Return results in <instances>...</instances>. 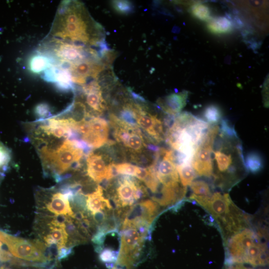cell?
<instances>
[{
    "instance_id": "6da1fadb",
    "label": "cell",
    "mask_w": 269,
    "mask_h": 269,
    "mask_svg": "<svg viewBox=\"0 0 269 269\" xmlns=\"http://www.w3.org/2000/svg\"><path fill=\"white\" fill-rule=\"evenodd\" d=\"M102 27L89 14L84 4L75 0L62 1L59 6L49 37L97 47L104 40Z\"/></svg>"
},
{
    "instance_id": "7a4b0ae2",
    "label": "cell",
    "mask_w": 269,
    "mask_h": 269,
    "mask_svg": "<svg viewBox=\"0 0 269 269\" xmlns=\"http://www.w3.org/2000/svg\"><path fill=\"white\" fill-rule=\"evenodd\" d=\"M210 127L187 112L175 116L173 125L165 132L164 140L172 148L176 164L191 163L195 150Z\"/></svg>"
},
{
    "instance_id": "3957f363",
    "label": "cell",
    "mask_w": 269,
    "mask_h": 269,
    "mask_svg": "<svg viewBox=\"0 0 269 269\" xmlns=\"http://www.w3.org/2000/svg\"><path fill=\"white\" fill-rule=\"evenodd\" d=\"M212 164V175L222 187L228 181V178L236 182L237 174L247 170L242 142L237 134H227L219 128L213 142Z\"/></svg>"
},
{
    "instance_id": "277c9868",
    "label": "cell",
    "mask_w": 269,
    "mask_h": 269,
    "mask_svg": "<svg viewBox=\"0 0 269 269\" xmlns=\"http://www.w3.org/2000/svg\"><path fill=\"white\" fill-rule=\"evenodd\" d=\"M91 149L81 139L67 138L56 147L44 145L38 151L45 171L59 182L69 177V171L78 169Z\"/></svg>"
},
{
    "instance_id": "5b68a950",
    "label": "cell",
    "mask_w": 269,
    "mask_h": 269,
    "mask_svg": "<svg viewBox=\"0 0 269 269\" xmlns=\"http://www.w3.org/2000/svg\"><path fill=\"white\" fill-rule=\"evenodd\" d=\"M190 198L212 215L224 236L231 237L248 225L247 216L234 204L228 193L217 192L209 197L192 194Z\"/></svg>"
},
{
    "instance_id": "8992f818",
    "label": "cell",
    "mask_w": 269,
    "mask_h": 269,
    "mask_svg": "<svg viewBox=\"0 0 269 269\" xmlns=\"http://www.w3.org/2000/svg\"><path fill=\"white\" fill-rule=\"evenodd\" d=\"M227 265L244 263L265 266L269 261L267 246L253 231L245 229L231 236L227 244Z\"/></svg>"
},
{
    "instance_id": "52a82bcc",
    "label": "cell",
    "mask_w": 269,
    "mask_h": 269,
    "mask_svg": "<svg viewBox=\"0 0 269 269\" xmlns=\"http://www.w3.org/2000/svg\"><path fill=\"white\" fill-rule=\"evenodd\" d=\"M0 241L15 258L12 263L17 266L44 267L52 260L50 251L40 240H27L0 231Z\"/></svg>"
},
{
    "instance_id": "ba28073f",
    "label": "cell",
    "mask_w": 269,
    "mask_h": 269,
    "mask_svg": "<svg viewBox=\"0 0 269 269\" xmlns=\"http://www.w3.org/2000/svg\"><path fill=\"white\" fill-rule=\"evenodd\" d=\"M40 214L41 216L37 218L36 227L42 242L47 248L55 250L58 260L67 258L72 250L67 230L68 217Z\"/></svg>"
},
{
    "instance_id": "9c48e42d",
    "label": "cell",
    "mask_w": 269,
    "mask_h": 269,
    "mask_svg": "<svg viewBox=\"0 0 269 269\" xmlns=\"http://www.w3.org/2000/svg\"><path fill=\"white\" fill-rule=\"evenodd\" d=\"M57 63L68 67L87 59H100L97 51L91 47L54 38H48L38 50Z\"/></svg>"
},
{
    "instance_id": "30bf717a",
    "label": "cell",
    "mask_w": 269,
    "mask_h": 269,
    "mask_svg": "<svg viewBox=\"0 0 269 269\" xmlns=\"http://www.w3.org/2000/svg\"><path fill=\"white\" fill-rule=\"evenodd\" d=\"M108 187L111 197L117 207L121 210H127L148 195L146 187L131 176H120Z\"/></svg>"
},
{
    "instance_id": "8fae6325",
    "label": "cell",
    "mask_w": 269,
    "mask_h": 269,
    "mask_svg": "<svg viewBox=\"0 0 269 269\" xmlns=\"http://www.w3.org/2000/svg\"><path fill=\"white\" fill-rule=\"evenodd\" d=\"M75 191L68 184L59 190H47L44 196L38 199V209L40 213L52 216L75 218V213L70 205V200L74 196Z\"/></svg>"
},
{
    "instance_id": "7c38bea8",
    "label": "cell",
    "mask_w": 269,
    "mask_h": 269,
    "mask_svg": "<svg viewBox=\"0 0 269 269\" xmlns=\"http://www.w3.org/2000/svg\"><path fill=\"white\" fill-rule=\"evenodd\" d=\"M74 130L79 138L92 149L100 148L109 140L108 124L105 119L98 116L90 115L76 121Z\"/></svg>"
},
{
    "instance_id": "4fadbf2b",
    "label": "cell",
    "mask_w": 269,
    "mask_h": 269,
    "mask_svg": "<svg viewBox=\"0 0 269 269\" xmlns=\"http://www.w3.org/2000/svg\"><path fill=\"white\" fill-rule=\"evenodd\" d=\"M109 119L116 140L129 151L131 155L140 154L146 150V139L139 127L125 123L112 113Z\"/></svg>"
},
{
    "instance_id": "5bb4252c",
    "label": "cell",
    "mask_w": 269,
    "mask_h": 269,
    "mask_svg": "<svg viewBox=\"0 0 269 269\" xmlns=\"http://www.w3.org/2000/svg\"><path fill=\"white\" fill-rule=\"evenodd\" d=\"M158 205L153 200L146 199L138 202L126 212L122 225V230L136 228L147 232L158 213Z\"/></svg>"
},
{
    "instance_id": "9a60e30c",
    "label": "cell",
    "mask_w": 269,
    "mask_h": 269,
    "mask_svg": "<svg viewBox=\"0 0 269 269\" xmlns=\"http://www.w3.org/2000/svg\"><path fill=\"white\" fill-rule=\"evenodd\" d=\"M146 235L136 228L122 230L120 249L117 260L119 265L131 268L138 257Z\"/></svg>"
},
{
    "instance_id": "2e32d148",
    "label": "cell",
    "mask_w": 269,
    "mask_h": 269,
    "mask_svg": "<svg viewBox=\"0 0 269 269\" xmlns=\"http://www.w3.org/2000/svg\"><path fill=\"white\" fill-rule=\"evenodd\" d=\"M150 165L158 181L162 184V186H180L172 149L161 147L160 150L155 154L154 161Z\"/></svg>"
},
{
    "instance_id": "e0dca14e",
    "label": "cell",
    "mask_w": 269,
    "mask_h": 269,
    "mask_svg": "<svg viewBox=\"0 0 269 269\" xmlns=\"http://www.w3.org/2000/svg\"><path fill=\"white\" fill-rule=\"evenodd\" d=\"M219 128L218 125L210 126L195 150L191 161V165L196 174L200 176H212V145Z\"/></svg>"
},
{
    "instance_id": "ac0fdd59",
    "label": "cell",
    "mask_w": 269,
    "mask_h": 269,
    "mask_svg": "<svg viewBox=\"0 0 269 269\" xmlns=\"http://www.w3.org/2000/svg\"><path fill=\"white\" fill-rule=\"evenodd\" d=\"M133 110L137 124L146 134L147 140L156 144L165 140L163 121L156 115L149 113L145 107L141 104L134 102Z\"/></svg>"
},
{
    "instance_id": "d6986e66",
    "label": "cell",
    "mask_w": 269,
    "mask_h": 269,
    "mask_svg": "<svg viewBox=\"0 0 269 269\" xmlns=\"http://www.w3.org/2000/svg\"><path fill=\"white\" fill-rule=\"evenodd\" d=\"M109 154L91 151L86 156V171L88 176L94 181L100 183L103 180H111L117 173L114 163Z\"/></svg>"
},
{
    "instance_id": "ffe728a7",
    "label": "cell",
    "mask_w": 269,
    "mask_h": 269,
    "mask_svg": "<svg viewBox=\"0 0 269 269\" xmlns=\"http://www.w3.org/2000/svg\"><path fill=\"white\" fill-rule=\"evenodd\" d=\"M39 121L41 123L39 131L46 136L58 139H79L73 130L75 120L71 117H56Z\"/></svg>"
},
{
    "instance_id": "44dd1931",
    "label": "cell",
    "mask_w": 269,
    "mask_h": 269,
    "mask_svg": "<svg viewBox=\"0 0 269 269\" xmlns=\"http://www.w3.org/2000/svg\"><path fill=\"white\" fill-rule=\"evenodd\" d=\"M110 67L101 60L87 59L68 67L73 83L83 86L89 80H97L99 74L106 68Z\"/></svg>"
},
{
    "instance_id": "7402d4cb",
    "label": "cell",
    "mask_w": 269,
    "mask_h": 269,
    "mask_svg": "<svg viewBox=\"0 0 269 269\" xmlns=\"http://www.w3.org/2000/svg\"><path fill=\"white\" fill-rule=\"evenodd\" d=\"M86 197L87 212L92 217L96 225H103L112 207L109 199L104 196L102 187L98 185L94 191Z\"/></svg>"
},
{
    "instance_id": "603a6c76",
    "label": "cell",
    "mask_w": 269,
    "mask_h": 269,
    "mask_svg": "<svg viewBox=\"0 0 269 269\" xmlns=\"http://www.w3.org/2000/svg\"><path fill=\"white\" fill-rule=\"evenodd\" d=\"M82 97L90 109L89 113L93 116L103 113L107 108V104L103 97V91L97 80L88 82L82 86Z\"/></svg>"
},
{
    "instance_id": "cb8c5ba5",
    "label": "cell",
    "mask_w": 269,
    "mask_h": 269,
    "mask_svg": "<svg viewBox=\"0 0 269 269\" xmlns=\"http://www.w3.org/2000/svg\"><path fill=\"white\" fill-rule=\"evenodd\" d=\"M43 78L46 81L54 84L59 90L74 91L75 88L68 67L59 64H52L44 72Z\"/></svg>"
},
{
    "instance_id": "d4e9b609",
    "label": "cell",
    "mask_w": 269,
    "mask_h": 269,
    "mask_svg": "<svg viewBox=\"0 0 269 269\" xmlns=\"http://www.w3.org/2000/svg\"><path fill=\"white\" fill-rule=\"evenodd\" d=\"M188 91L183 90L172 93L157 100V107L165 114L176 116L181 113L186 106Z\"/></svg>"
},
{
    "instance_id": "484cf974",
    "label": "cell",
    "mask_w": 269,
    "mask_h": 269,
    "mask_svg": "<svg viewBox=\"0 0 269 269\" xmlns=\"http://www.w3.org/2000/svg\"><path fill=\"white\" fill-rule=\"evenodd\" d=\"M207 30L215 35H223L230 33L233 29L231 20L224 16L211 18L207 24Z\"/></svg>"
},
{
    "instance_id": "4316f807",
    "label": "cell",
    "mask_w": 269,
    "mask_h": 269,
    "mask_svg": "<svg viewBox=\"0 0 269 269\" xmlns=\"http://www.w3.org/2000/svg\"><path fill=\"white\" fill-rule=\"evenodd\" d=\"M54 62L49 56L38 51L30 58L28 68L32 72L38 74L44 72Z\"/></svg>"
},
{
    "instance_id": "83f0119b",
    "label": "cell",
    "mask_w": 269,
    "mask_h": 269,
    "mask_svg": "<svg viewBox=\"0 0 269 269\" xmlns=\"http://www.w3.org/2000/svg\"><path fill=\"white\" fill-rule=\"evenodd\" d=\"M176 169L182 186L190 185L196 177V173L191 163H182L176 165Z\"/></svg>"
},
{
    "instance_id": "f1b7e54d",
    "label": "cell",
    "mask_w": 269,
    "mask_h": 269,
    "mask_svg": "<svg viewBox=\"0 0 269 269\" xmlns=\"http://www.w3.org/2000/svg\"><path fill=\"white\" fill-rule=\"evenodd\" d=\"M245 164L247 170L256 173L262 169L264 161L262 156L258 152L251 151L246 155Z\"/></svg>"
},
{
    "instance_id": "f546056e",
    "label": "cell",
    "mask_w": 269,
    "mask_h": 269,
    "mask_svg": "<svg viewBox=\"0 0 269 269\" xmlns=\"http://www.w3.org/2000/svg\"><path fill=\"white\" fill-rule=\"evenodd\" d=\"M203 116L205 122L209 124L215 125L221 122L222 112L218 106L211 104L204 109Z\"/></svg>"
},
{
    "instance_id": "4dcf8cb0",
    "label": "cell",
    "mask_w": 269,
    "mask_h": 269,
    "mask_svg": "<svg viewBox=\"0 0 269 269\" xmlns=\"http://www.w3.org/2000/svg\"><path fill=\"white\" fill-rule=\"evenodd\" d=\"M192 15L195 18L208 22L211 18V9L208 6L203 3H196L191 8Z\"/></svg>"
},
{
    "instance_id": "1f68e13d",
    "label": "cell",
    "mask_w": 269,
    "mask_h": 269,
    "mask_svg": "<svg viewBox=\"0 0 269 269\" xmlns=\"http://www.w3.org/2000/svg\"><path fill=\"white\" fill-rule=\"evenodd\" d=\"M193 194L203 197H209L212 195L209 184L202 180L193 181L190 185Z\"/></svg>"
},
{
    "instance_id": "d6a6232c",
    "label": "cell",
    "mask_w": 269,
    "mask_h": 269,
    "mask_svg": "<svg viewBox=\"0 0 269 269\" xmlns=\"http://www.w3.org/2000/svg\"><path fill=\"white\" fill-rule=\"evenodd\" d=\"M114 9L119 13L127 14L134 10V5L128 0H113L112 2Z\"/></svg>"
},
{
    "instance_id": "836d02e7",
    "label": "cell",
    "mask_w": 269,
    "mask_h": 269,
    "mask_svg": "<svg viewBox=\"0 0 269 269\" xmlns=\"http://www.w3.org/2000/svg\"><path fill=\"white\" fill-rule=\"evenodd\" d=\"M115 168L118 174L134 176L136 166L129 163H115Z\"/></svg>"
},
{
    "instance_id": "e575fe53",
    "label": "cell",
    "mask_w": 269,
    "mask_h": 269,
    "mask_svg": "<svg viewBox=\"0 0 269 269\" xmlns=\"http://www.w3.org/2000/svg\"><path fill=\"white\" fill-rule=\"evenodd\" d=\"M118 256V253L110 248H106L102 250L99 255L100 260L107 264H110V267L111 264L117 261Z\"/></svg>"
},
{
    "instance_id": "d590c367",
    "label": "cell",
    "mask_w": 269,
    "mask_h": 269,
    "mask_svg": "<svg viewBox=\"0 0 269 269\" xmlns=\"http://www.w3.org/2000/svg\"><path fill=\"white\" fill-rule=\"evenodd\" d=\"M34 113L39 121L49 118L51 115L50 107L46 103L39 104L35 108Z\"/></svg>"
},
{
    "instance_id": "8d00e7d4",
    "label": "cell",
    "mask_w": 269,
    "mask_h": 269,
    "mask_svg": "<svg viewBox=\"0 0 269 269\" xmlns=\"http://www.w3.org/2000/svg\"><path fill=\"white\" fill-rule=\"evenodd\" d=\"M10 160L9 150L0 143V170H5Z\"/></svg>"
},
{
    "instance_id": "74e56055",
    "label": "cell",
    "mask_w": 269,
    "mask_h": 269,
    "mask_svg": "<svg viewBox=\"0 0 269 269\" xmlns=\"http://www.w3.org/2000/svg\"><path fill=\"white\" fill-rule=\"evenodd\" d=\"M227 265L228 266L227 269H253L249 268H247L242 264H234Z\"/></svg>"
},
{
    "instance_id": "f35d334b",
    "label": "cell",
    "mask_w": 269,
    "mask_h": 269,
    "mask_svg": "<svg viewBox=\"0 0 269 269\" xmlns=\"http://www.w3.org/2000/svg\"><path fill=\"white\" fill-rule=\"evenodd\" d=\"M0 269H9L4 267H0Z\"/></svg>"
},
{
    "instance_id": "ab89813d",
    "label": "cell",
    "mask_w": 269,
    "mask_h": 269,
    "mask_svg": "<svg viewBox=\"0 0 269 269\" xmlns=\"http://www.w3.org/2000/svg\"></svg>"
}]
</instances>
